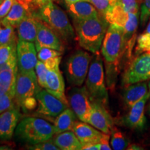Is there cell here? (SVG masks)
I'll return each mask as SVG.
<instances>
[{
	"instance_id": "f6af8a7d",
	"label": "cell",
	"mask_w": 150,
	"mask_h": 150,
	"mask_svg": "<svg viewBox=\"0 0 150 150\" xmlns=\"http://www.w3.org/2000/svg\"><path fill=\"white\" fill-rule=\"evenodd\" d=\"M145 33H150V21L149 22V24H148L147 28H146V30H145Z\"/></svg>"
},
{
	"instance_id": "52a82bcc",
	"label": "cell",
	"mask_w": 150,
	"mask_h": 150,
	"mask_svg": "<svg viewBox=\"0 0 150 150\" xmlns=\"http://www.w3.org/2000/svg\"><path fill=\"white\" fill-rule=\"evenodd\" d=\"M104 18L109 24H114L124 30L127 42L134 40L138 24V14L127 12L115 4L107 11Z\"/></svg>"
},
{
	"instance_id": "836d02e7",
	"label": "cell",
	"mask_w": 150,
	"mask_h": 150,
	"mask_svg": "<svg viewBox=\"0 0 150 150\" xmlns=\"http://www.w3.org/2000/svg\"><path fill=\"white\" fill-rule=\"evenodd\" d=\"M27 149L33 150H59L60 149L54 143L52 138L46 141L35 144V145H28Z\"/></svg>"
},
{
	"instance_id": "83f0119b",
	"label": "cell",
	"mask_w": 150,
	"mask_h": 150,
	"mask_svg": "<svg viewBox=\"0 0 150 150\" xmlns=\"http://www.w3.org/2000/svg\"><path fill=\"white\" fill-rule=\"evenodd\" d=\"M92 4L98 11L99 14L105 16L107 11L116 4V0H83Z\"/></svg>"
},
{
	"instance_id": "e575fe53",
	"label": "cell",
	"mask_w": 150,
	"mask_h": 150,
	"mask_svg": "<svg viewBox=\"0 0 150 150\" xmlns=\"http://www.w3.org/2000/svg\"><path fill=\"white\" fill-rule=\"evenodd\" d=\"M150 16V0H143L141 5L140 12V20L142 24L147 21Z\"/></svg>"
},
{
	"instance_id": "8fae6325",
	"label": "cell",
	"mask_w": 150,
	"mask_h": 150,
	"mask_svg": "<svg viewBox=\"0 0 150 150\" xmlns=\"http://www.w3.org/2000/svg\"><path fill=\"white\" fill-rule=\"evenodd\" d=\"M35 97L38 102V108L35 112L38 115L47 119H55L61 112L70 106L45 89L40 90Z\"/></svg>"
},
{
	"instance_id": "f35d334b",
	"label": "cell",
	"mask_w": 150,
	"mask_h": 150,
	"mask_svg": "<svg viewBox=\"0 0 150 150\" xmlns=\"http://www.w3.org/2000/svg\"><path fill=\"white\" fill-rule=\"evenodd\" d=\"M109 140H110V136L109 134H103L102 138H101L100 143L101 147L100 149H103V150H110L111 149V147L109 145Z\"/></svg>"
},
{
	"instance_id": "60d3db41",
	"label": "cell",
	"mask_w": 150,
	"mask_h": 150,
	"mask_svg": "<svg viewBox=\"0 0 150 150\" xmlns=\"http://www.w3.org/2000/svg\"><path fill=\"white\" fill-rule=\"evenodd\" d=\"M56 1V0H33L34 1L35 4L38 7H41L42 6H44L46 4H47L48 2H50V1Z\"/></svg>"
},
{
	"instance_id": "c3c4849f",
	"label": "cell",
	"mask_w": 150,
	"mask_h": 150,
	"mask_svg": "<svg viewBox=\"0 0 150 150\" xmlns=\"http://www.w3.org/2000/svg\"><path fill=\"white\" fill-rule=\"evenodd\" d=\"M32 1H33V0H32Z\"/></svg>"
},
{
	"instance_id": "4dcf8cb0",
	"label": "cell",
	"mask_w": 150,
	"mask_h": 150,
	"mask_svg": "<svg viewBox=\"0 0 150 150\" xmlns=\"http://www.w3.org/2000/svg\"><path fill=\"white\" fill-rule=\"evenodd\" d=\"M36 50L38 52V59L42 62L47 61L52 58L61 56V54H63V52L58 50L49 47H37Z\"/></svg>"
},
{
	"instance_id": "8d00e7d4",
	"label": "cell",
	"mask_w": 150,
	"mask_h": 150,
	"mask_svg": "<svg viewBox=\"0 0 150 150\" xmlns=\"http://www.w3.org/2000/svg\"><path fill=\"white\" fill-rule=\"evenodd\" d=\"M37 104L38 102L36 97H31L26 99L23 103V104L22 105L21 108L24 111H28V110H31L35 109L37 108Z\"/></svg>"
},
{
	"instance_id": "7bdbcfd3",
	"label": "cell",
	"mask_w": 150,
	"mask_h": 150,
	"mask_svg": "<svg viewBox=\"0 0 150 150\" xmlns=\"http://www.w3.org/2000/svg\"><path fill=\"white\" fill-rule=\"evenodd\" d=\"M127 149H133V150H135V149H142V148H140V147H138V145H129V147H127Z\"/></svg>"
},
{
	"instance_id": "d4e9b609",
	"label": "cell",
	"mask_w": 150,
	"mask_h": 150,
	"mask_svg": "<svg viewBox=\"0 0 150 150\" xmlns=\"http://www.w3.org/2000/svg\"><path fill=\"white\" fill-rule=\"evenodd\" d=\"M16 42L18 41L15 32V28L4 18L1 19L0 20V46Z\"/></svg>"
},
{
	"instance_id": "5b68a950",
	"label": "cell",
	"mask_w": 150,
	"mask_h": 150,
	"mask_svg": "<svg viewBox=\"0 0 150 150\" xmlns=\"http://www.w3.org/2000/svg\"><path fill=\"white\" fill-rule=\"evenodd\" d=\"M127 42L124 30L114 24H110L101 47L102 54L106 63L117 65L126 48Z\"/></svg>"
},
{
	"instance_id": "d6a6232c",
	"label": "cell",
	"mask_w": 150,
	"mask_h": 150,
	"mask_svg": "<svg viewBox=\"0 0 150 150\" xmlns=\"http://www.w3.org/2000/svg\"><path fill=\"white\" fill-rule=\"evenodd\" d=\"M47 68L42 61L38 60L35 67V72L36 74L38 82L40 87L45 88L46 83V77L47 74Z\"/></svg>"
},
{
	"instance_id": "ee69618b",
	"label": "cell",
	"mask_w": 150,
	"mask_h": 150,
	"mask_svg": "<svg viewBox=\"0 0 150 150\" xmlns=\"http://www.w3.org/2000/svg\"><path fill=\"white\" fill-rule=\"evenodd\" d=\"M65 1L67 4H72V3L77 2V1H83V0H65Z\"/></svg>"
},
{
	"instance_id": "44dd1931",
	"label": "cell",
	"mask_w": 150,
	"mask_h": 150,
	"mask_svg": "<svg viewBox=\"0 0 150 150\" xmlns=\"http://www.w3.org/2000/svg\"><path fill=\"white\" fill-rule=\"evenodd\" d=\"M148 93V86L146 82L141 81L129 84L124 93V101L128 107H131Z\"/></svg>"
},
{
	"instance_id": "6da1fadb",
	"label": "cell",
	"mask_w": 150,
	"mask_h": 150,
	"mask_svg": "<svg viewBox=\"0 0 150 150\" xmlns=\"http://www.w3.org/2000/svg\"><path fill=\"white\" fill-rule=\"evenodd\" d=\"M74 23L79 45L93 54L99 52L108 28L104 17L99 15L86 20H74Z\"/></svg>"
},
{
	"instance_id": "74e56055",
	"label": "cell",
	"mask_w": 150,
	"mask_h": 150,
	"mask_svg": "<svg viewBox=\"0 0 150 150\" xmlns=\"http://www.w3.org/2000/svg\"><path fill=\"white\" fill-rule=\"evenodd\" d=\"M61 56H57V57L52 58V59H50L47 60V61L43 62V63L45 64V66L47 68V70H50V69L55 68V67H59L60 62H61Z\"/></svg>"
},
{
	"instance_id": "484cf974",
	"label": "cell",
	"mask_w": 150,
	"mask_h": 150,
	"mask_svg": "<svg viewBox=\"0 0 150 150\" xmlns=\"http://www.w3.org/2000/svg\"><path fill=\"white\" fill-rule=\"evenodd\" d=\"M111 144L112 149L114 150H123L129 147V141L122 133L113 127L111 131Z\"/></svg>"
},
{
	"instance_id": "30bf717a",
	"label": "cell",
	"mask_w": 150,
	"mask_h": 150,
	"mask_svg": "<svg viewBox=\"0 0 150 150\" xmlns=\"http://www.w3.org/2000/svg\"><path fill=\"white\" fill-rule=\"evenodd\" d=\"M150 80V52L137 56L129 64L123 74L125 86Z\"/></svg>"
},
{
	"instance_id": "8992f818",
	"label": "cell",
	"mask_w": 150,
	"mask_h": 150,
	"mask_svg": "<svg viewBox=\"0 0 150 150\" xmlns=\"http://www.w3.org/2000/svg\"><path fill=\"white\" fill-rule=\"evenodd\" d=\"M93 59L88 52L78 50L67 59L65 72L67 81L74 86H81L87 77L90 64Z\"/></svg>"
},
{
	"instance_id": "e0dca14e",
	"label": "cell",
	"mask_w": 150,
	"mask_h": 150,
	"mask_svg": "<svg viewBox=\"0 0 150 150\" xmlns=\"http://www.w3.org/2000/svg\"><path fill=\"white\" fill-rule=\"evenodd\" d=\"M45 89L65 104L69 105L68 101L65 95L64 80L59 67L48 70Z\"/></svg>"
},
{
	"instance_id": "9a60e30c",
	"label": "cell",
	"mask_w": 150,
	"mask_h": 150,
	"mask_svg": "<svg viewBox=\"0 0 150 150\" xmlns=\"http://www.w3.org/2000/svg\"><path fill=\"white\" fill-rule=\"evenodd\" d=\"M20 117L18 105L0 113V139L6 141L12 138Z\"/></svg>"
},
{
	"instance_id": "ffe728a7",
	"label": "cell",
	"mask_w": 150,
	"mask_h": 150,
	"mask_svg": "<svg viewBox=\"0 0 150 150\" xmlns=\"http://www.w3.org/2000/svg\"><path fill=\"white\" fill-rule=\"evenodd\" d=\"M67 8L74 20H86L99 16L95 7L86 1L67 4Z\"/></svg>"
},
{
	"instance_id": "d6986e66",
	"label": "cell",
	"mask_w": 150,
	"mask_h": 150,
	"mask_svg": "<svg viewBox=\"0 0 150 150\" xmlns=\"http://www.w3.org/2000/svg\"><path fill=\"white\" fill-rule=\"evenodd\" d=\"M18 40L34 42L37 36L36 18L30 13L17 27Z\"/></svg>"
},
{
	"instance_id": "ac0fdd59",
	"label": "cell",
	"mask_w": 150,
	"mask_h": 150,
	"mask_svg": "<svg viewBox=\"0 0 150 150\" xmlns=\"http://www.w3.org/2000/svg\"><path fill=\"white\" fill-rule=\"evenodd\" d=\"M73 131L78 138L82 147L89 144H96L100 142L103 134L102 131L94 128L92 125L84 122H77L74 124Z\"/></svg>"
},
{
	"instance_id": "681fc988",
	"label": "cell",
	"mask_w": 150,
	"mask_h": 150,
	"mask_svg": "<svg viewBox=\"0 0 150 150\" xmlns=\"http://www.w3.org/2000/svg\"><path fill=\"white\" fill-rule=\"evenodd\" d=\"M116 1H117V0H116Z\"/></svg>"
},
{
	"instance_id": "7a4b0ae2",
	"label": "cell",
	"mask_w": 150,
	"mask_h": 150,
	"mask_svg": "<svg viewBox=\"0 0 150 150\" xmlns=\"http://www.w3.org/2000/svg\"><path fill=\"white\" fill-rule=\"evenodd\" d=\"M33 15L47 24L62 40L68 42L74 38V28L67 14L53 1L39 7Z\"/></svg>"
},
{
	"instance_id": "4316f807",
	"label": "cell",
	"mask_w": 150,
	"mask_h": 150,
	"mask_svg": "<svg viewBox=\"0 0 150 150\" xmlns=\"http://www.w3.org/2000/svg\"><path fill=\"white\" fill-rule=\"evenodd\" d=\"M17 43L18 42L0 46V65L17 56Z\"/></svg>"
},
{
	"instance_id": "277c9868",
	"label": "cell",
	"mask_w": 150,
	"mask_h": 150,
	"mask_svg": "<svg viewBox=\"0 0 150 150\" xmlns=\"http://www.w3.org/2000/svg\"><path fill=\"white\" fill-rule=\"evenodd\" d=\"M86 88L92 102L106 104L108 95L105 85V75L103 61L99 52L95 54L90 64L86 77Z\"/></svg>"
},
{
	"instance_id": "ba28073f",
	"label": "cell",
	"mask_w": 150,
	"mask_h": 150,
	"mask_svg": "<svg viewBox=\"0 0 150 150\" xmlns=\"http://www.w3.org/2000/svg\"><path fill=\"white\" fill-rule=\"evenodd\" d=\"M35 70L27 72L18 71L15 87V102L21 107L26 99L34 97L40 91Z\"/></svg>"
},
{
	"instance_id": "cb8c5ba5",
	"label": "cell",
	"mask_w": 150,
	"mask_h": 150,
	"mask_svg": "<svg viewBox=\"0 0 150 150\" xmlns=\"http://www.w3.org/2000/svg\"><path fill=\"white\" fill-rule=\"evenodd\" d=\"M29 13V8H26L23 4L19 2L18 0H15L12 8L7 16L4 18L14 28H17L20 22Z\"/></svg>"
},
{
	"instance_id": "7dc6e473",
	"label": "cell",
	"mask_w": 150,
	"mask_h": 150,
	"mask_svg": "<svg viewBox=\"0 0 150 150\" xmlns=\"http://www.w3.org/2000/svg\"><path fill=\"white\" fill-rule=\"evenodd\" d=\"M3 1H4V0H0V5H1V4L2 3Z\"/></svg>"
},
{
	"instance_id": "603a6c76",
	"label": "cell",
	"mask_w": 150,
	"mask_h": 150,
	"mask_svg": "<svg viewBox=\"0 0 150 150\" xmlns=\"http://www.w3.org/2000/svg\"><path fill=\"white\" fill-rule=\"evenodd\" d=\"M53 138L56 145L61 150H80L82 148L78 138L73 131H67L56 134Z\"/></svg>"
},
{
	"instance_id": "f546056e",
	"label": "cell",
	"mask_w": 150,
	"mask_h": 150,
	"mask_svg": "<svg viewBox=\"0 0 150 150\" xmlns=\"http://www.w3.org/2000/svg\"><path fill=\"white\" fill-rule=\"evenodd\" d=\"M15 102V88L0 96V113L16 106Z\"/></svg>"
},
{
	"instance_id": "7402d4cb",
	"label": "cell",
	"mask_w": 150,
	"mask_h": 150,
	"mask_svg": "<svg viewBox=\"0 0 150 150\" xmlns=\"http://www.w3.org/2000/svg\"><path fill=\"white\" fill-rule=\"evenodd\" d=\"M76 122V114L71 108H66L54 120L55 134L67 131H72Z\"/></svg>"
},
{
	"instance_id": "7c38bea8",
	"label": "cell",
	"mask_w": 150,
	"mask_h": 150,
	"mask_svg": "<svg viewBox=\"0 0 150 150\" xmlns=\"http://www.w3.org/2000/svg\"><path fill=\"white\" fill-rule=\"evenodd\" d=\"M17 59L18 71L27 72L34 70L38 61L35 43L24 40H18Z\"/></svg>"
},
{
	"instance_id": "bcb514c9",
	"label": "cell",
	"mask_w": 150,
	"mask_h": 150,
	"mask_svg": "<svg viewBox=\"0 0 150 150\" xmlns=\"http://www.w3.org/2000/svg\"><path fill=\"white\" fill-rule=\"evenodd\" d=\"M148 88H149V94H150V80H149V83H148Z\"/></svg>"
},
{
	"instance_id": "9c48e42d",
	"label": "cell",
	"mask_w": 150,
	"mask_h": 150,
	"mask_svg": "<svg viewBox=\"0 0 150 150\" xmlns=\"http://www.w3.org/2000/svg\"><path fill=\"white\" fill-rule=\"evenodd\" d=\"M69 106H70L76 117L81 121L88 122L92 109V102L90 95L83 87H74L67 93V97Z\"/></svg>"
},
{
	"instance_id": "3957f363",
	"label": "cell",
	"mask_w": 150,
	"mask_h": 150,
	"mask_svg": "<svg viewBox=\"0 0 150 150\" xmlns=\"http://www.w3.org/2000/svg\"><path fill=\"white\" fill-rule=\"evenodd\" d=\"M55 135L54 125L43 118L27 117L22 119L16 129V136L20 141L35 145L52 138Z\"/></svg>"
},
{
	"instance_id": "d590c367",
	"label": "cell",
	"mask_w": 150,
	"mask_h": 150,
	"mask_svg": "<svg viewBox=\"0 0 150 150\" xmlns=\"http://www.w3.org/2000/svg\"><path fill=\"white\" fill-rule=\"evenodd\" d=\"M15 0H4L0 5V19L5 18L13 5Z\"/></svg>"
},
{
	"instance_id": "ab89813d",
	"label": "cell",
	"mask_w": 150,
	"mask_h": 150,
	"mask_svg": "<svg viewBox=\"0 0 150 150\" xmlns=\"http://www.w3.org/2000/svg\"><path fill=\"white\" fill-rule=\"evenodd\" d=\"M101 145L100 143H96V144H89V145H84L82 147V150H99L100 149Z\"/></svg>"
},
{
	"instance_id": "4fadbf2b",
	"label": "cell",
	"mask_w": 150,
	"mask_h": 150,
	"mask_svg": "<svg viewBox=\"0 0 150 150\" xmlns=\"http://www.w3.org/2000/svg\"><path fill=\"white\" fill-rule=\"evenodd\" d=\"M35 18L37 21V36L35 42V47L52 48L63 52L64 48L61 39L47 24L42 21L40 19L38 18L37 17Z\"/></svg>"
},
{
	"instance_id": "b9f144b4",
	"label": "cell",
	"mask_w": 150,
	"mask_h": 150,
	"mask_svg": "<svg viewBox=\"0 0 150 150\" xmlns=\"http://www.w3.org/2000/svg\"><path fill=\"white\" fill-rule=\"evenodd\" d=\"M19 2H20L22 4H23L26 8L29 9V5L30 4H31L33 2L32 0H18Z\"/></svg>"
},
{
	"instance_id": "f1b7e54d",
	"label": "cell",
	"mask_w": 150,
	"mask_h": 150,
	"mask_svg": "<svg viewBox=\"0 0 150 150\" xmlns=\"http://www.w3.org/2000/svg\"><path fill=\"white\" fill-rule=\"evenodd\" d=\"M143 0H117L116 4L131 13L139 14V10Z\"/></svg>"
},
{
	"instance_id": "1f68e13d",
	"label": "cell",
	"mask_w": 150,
	"mask_h": 150,
	"mask_svg": "<svg viewBox=\"0 0 150 150\" xmlns=\"http://www.w3.org/2000/svg\"><path fill=\"white\" fill-rule=\"evenodd\" d=\"M137 54L150 52V33H143L137 38Z\"/></svg>"
},
{
	"instance_id": "5bb4252c",
	"label": "cell",
	"mask_w": 150,
	"mask_h": 150,
	"mask_svg": "<svg viewBox=\"0 0 150 150\" xmlns=\"http://www.w3.org/2000/svg\"><path fill=\"white\" fill-rule=\"evenodd\" d=\"M104 105L99 102H92L91 115L88 123L104 134H110L114 127L113 120Z\"/></svg>"
},
{
	"instance_id": "2e32d148",
	"label": "cell",
	"mask_w": 150,
	"mask_h": 150,
	"mask_svg": "<svg viewBox=\"0 0 150 150\" xmlns=\"http://www.w3.org/2000/svg\"><path fill=\"white\" fill-rule=\"evenodd\" d=\"M149 97L150 94L148 93L143 98L131 106L128 114L122 119L125 126L137 130H142L145 127L146 117L144 110L146 102Z\"/></svg>"
}]
</instances>
